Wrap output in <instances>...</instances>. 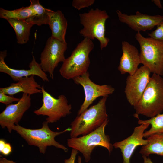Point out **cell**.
<instances>
[{
    "label": "cell",
    "instance_id": "cell-9",
    "mask_svg": "<svg viewBox=\"0 0 163 163\" xmlns=\"http://www.w3.org/2000/svg\"><path fill=\"white\" fill-rule=\"evenodd\" d=\"M66 42H62L51 36L47 40L40 55V65L44 72L49 73L53 78V72L60 62L66 59L64 53L67 48Z\"/></svg>",
    "mask_w": 163,
    "mask_h": 163
},
{
    "label": "cell",
    "instance_id": "cell-18",
    "mask_svg": "<svg viewBox=\"0 0 163 163\" xmlns=\"http://www.w3.org/2000/svg\"><path fill=\"white\" fill-rule=\"evenodd\" d=\"M48 24L51 31V37L62 42H66L65 36L67 27V20L60 10L54 11L50 9L48 12Z\"/></svg>",
    "mask_w": 163,
    "mask_h": 163
},
{
    "label": "cell",
    "instance_id": "cell-11",
    "mask_svg": "<svg viewBox=\"0 0 163 163\" xmlns=\"http://www.w3.org/2000/svg\"><path fill=\"white\" fill-rule=\"evenodd\" d=\"M151 72L143 66L126 79L124 92L127 100L132 106H135L140 99L149 82Z\"/></svg>",
    "mask_w": 163,
    "mask_h": 163
},
{
    "label": "cell",
    "instance_id": "cell-22",
    "mask_svg": "<svg viewBox=\"0 0 163 163\" xmlns=\"http://www.w3.org/2000/svg\"><path fill=\"white\" fill-rule=\"evenodd\" d=\"M134 117L138 119L139 124L148 123L151 125L149 129L144 133V137L147 138L155 134H163V114H159L147 120H141L138 115L135 113Z\"/></svg>",
    "mask_w": 163,
    "mask_h": 163
},
{
    "label": "cell",
    "instance_id": "cell-23",
    "mask_svg": "<svg viewBox=\"0 0 163 163\" xmlns=\"http://www.w3.org/2000/svg\"><path fill=\"white\" fill-rule=\"evenodd\" d=\"M32 12V10L30 5L12 10H7L1 8L0 17L7 20L11 18L26 20L31 15Z\"/></svg>",
    "mask_w": 163,
    "mask_h": 163
},
{
    "label": "cell",
    "instance_id": "cell-15",
    "mask_svg": "<svg viewBox=\"0 0 163 163\" xmlns=\"http://www.w3.org/2000/svg\"><path fill=\"white\" fill-rule=\"evenodd\" d=\"M6 56V50L0 52V72L8 75L14 81H18L23 78L32 75L40 77L44 81H49L47 76L42 69L40 64L37 62L33 55L29 65L30 69L28 70L17 69L10 67L5 62V58Z\"/></svg>",
    "mask_w": 163,
    "mask_h": 163
},
{
    "label": "cell",
    "instance_id": "cell-14",
    "mask_svg": "<svg viewBox=\"0 0 163 163\" xmlns=\"http://www.w3.org/2000/svg\"><path fill=\"white\" fill-rule=\"evenodd\" d=\"M149 124H142L134 128L132 134L125 139L114 143L113 146L120 149L122 153L123 163H131V158L136 149L139 145L144 146L148 143V140L143 139L145 131Z\"/></svg>",
    "mask_w": 163,
    "mask_h": 163
},
{
    "label": "cell",
    "instance_id": "cell-4",
    "mask_svg": "<svg viewBox=\"0 0 163 163\" xmlns=\"http://www.w3.org/2000/svg\"><path fill=\"white\" fill-rule=\"evenodd\" d=\"M48 124L45 121L43 123L41 128L31 129L23 127L18 124L14 126L13 130L18 134L28 145L38 147L41 153L45 154L47 147L49 146L62 149L65 152H67V148L56 141L55 138L62 134L70 131V127L60 132H54L50 129Z\"/></svg>",
    "mask_w": 163,
    "mask_h": 163
},
{
    "label": "cell",
    "instance_id": "cell-17",
    "mask_svg": "<svg viewBox=\"0 0 163 163\" xmlns=\"http://www.w3.org/2000/svg\"><path fill=\"white\" fill-rule=\"evenodd\" d=\"M34 75L23 78L8 87L0 88V92L13 96L20 92L30 95L42 93L41 87L35 80Z\"/></svg>",
    "mask_w": 163,
    "mask_h": 163
},
{
    "label": "cell",
    "instance_id": "cell-16",
    "mask_svg": "<svg viewBox=\"0 0 163 163\" xmlns=\"http://www.w3.org/2000/svg\"><path fill=\"white\" fill-rule=\"evenodd\" d=\"M122 54L118 69L121 74L128 73L134 74L141 61L139 53L137 48L126 41L122 42Z\"/></svg>",
    "mask_w": 163,
    "mask_h": 163
},
{
    "label": "cell",
    "instance_id": "cell-12",
    "mask_svg": "<svg viewBox=\"0 0 163 163\" xmlns=\"http://www.w3.org/2000/svg\"><path fill=\"white\" fill-rule=\"evenodd\" d=\"M31 105L30 95L23 93L17 103L6 105L5 109L0 114V125L2 128H6L11 133L14 126L18 124Z\"/></svg>",
    "mask_w": 163,
    "mask_h": 163
},
{
    "label": "cell",
    "instance_id": "cell-19",
    "mask_svg": "<svg viewBox=\"0 0 163 163\" xmlns=\"http://www.w3.org/2000/svg\"><path fill=\"white\" fill-rule=\"evenodd\" d=\"M8 21L14 29L18 43H26L29 40L30 30L33 24L23 20L16 18H11Z\"/></svg>",
    "mask_w": 163,
    "mask_h": 163
},
{
    "label": "cell",
    "instance_id": "cell-20",
    "mask_svg": "<svg viewBox=\"0 0 163 163\" xmlns=\"http://www.w3.org/2000/svg\"><path fill=\"white\" fill-rule=\"evenodd\" d=\"M30 5L33 12L31 15L25 21L27 22L40 26L48 24L49 16L48 12L50 9L44 8L38 0H30Z\"/></svg>",
    "mask_w": 163,
    "mask_h": 163
},
{
    "label": "cell",
    "instance_id": "cell-10",
    "mask_svg": "<svg viewBox=\"0 0 163 163\" xmlns=\"http://www.w3.org/2000/svg\"><path fill=\"white\" fill-rule=\"evenodd\" d=\"M76 84L81 85L83 87L85 94L84 101L78 113L79 115L87 109L88 107L98 97H107L112 94L115 89L108 85H100L93 82L90 78L88 72L82 75L73 79Z\"/></svg>",
    "mask_w": 163,
    "mask_h": 163
},
{
    "label": "cell",
    "instance_id": "cell-2",
    "mask_svg": "<svg viewBox=\"0 0 163 163\" xmlns=\"http://www.w3.org/2000/svg\"><path fill=\"white\" fill-rule=\"evenodd\" d=\"M134 108L138 115L150 118L163 110V78L153 74L140 99Z\"/></svg>",
    "mask_w": 163,
    "mask_h": 163
},
{
    "label": "cell",
    "instance_id": "cell-25",
    "mask_svg": "<svg viewBox=\"0 0 163 163\" xmlns=\"http://www.w3.org/2000/svg\"><path fill=\"white\" fill-rule=\"evenodd\" d=\"M94 2V0H74L72 2V5L75 8L80 10L91 6Z\"/></svg>",
    "mask_w": 163,
    "mask_h": 163
},
{
    "label": "cell",
    "instance_id": "cell-21",
    "mask_svg": "<svg viewBox=\"0 0 163 163\" xmlns=\"http://www.w3.org/2000/svg\"><path fill=\"white\" fill-rule=\"evenodd\" d=\"M147 138L148 143L143 146L139 152L142 156L148 157L151 154L163 156V134H155Z\"/></svg>",
    "mask_w": 163,
    "mask_h": 163
},
{
    "label": "cell",
    "instance_id": "cell-5",
    "mask_svg": "<svg viewBox=\"0 0 163 163\" xmlns=\"http://www.w3.org/2000/svg\"><path fill=\"white\" fill-rule=\"evenodd\" d=\"M108 122V119H107L101 126L87 134L68 139L67 145L81 152L86 162L90 160L93 150L98 146L106 148L110 155L113 146L110 143L109 136L105 133V128Z\"/></svg>",
    "mask_w": 163,
    "mask_h": 163
},
{
    "label": "cell",
    "instance_id": "cell-24",
    "mask_svg": "<svg viewBox=\"0 0 163 163\" xmlns=\"http://www.w3.org/2000/svg\"><path fill=\"white\" fill-rule=\"evenodd\" d=\"M157 26L154 31L148 34V36L152 39L163 42V21Z\"/></svg>",
    "mask_w": 163,
    "mask_h": 163
},
{
    "label": "cell",
    "instance_id": "cell-7",
    "mask_svg": "<svg viewBox=\"0 0 163 163\" xmlns=\"http://www.w3.org/2000/svg\"><path fill=\"white\" fill-rule=\"evenodd\" d=\"M140 47L141 63L148 68L151 73L163 75V42L151 37H145L137 32L135 36Z\"/></svg>",
    "mask_w": 163,
    "mask_h": 163
},
{
    "label": "cell",
    "instance_id": "cell-26",
    "mask_svg": "<svg viewBox=\"0 0 163 163\" xmlns=\"http://www.w3.org/2000/svg\"><path fill=\"white\" fill-rule=\"evenodd\" d=\"M20 98L14 97L13 96L0 92V102L6 105L11 104L13 102L18 101Z\"/></svg>",
    "mask_w": 163,
    "mask_h": 163
},
{
    "label": "cell",
    "instance_id": "cell-28",
    "mask_svg": "<svg viewBox=\"0 0 163 163\" xmlns=\"http://www.w3.org/2000/svg\"><path fill=\"white\" fill-rule=\"evenodd\" d=\"M78 151L74 149H72L70 158L64 160V163H75L76 156Z\"/></svg>",
    "mask_w": 163,
    "mask_h": 163
},
{
    "label": "cell",
    "instance_id": "cell-27",
    "mask_svg": "<svg viewBox=\"0 0 163 163\" xmlns=\"http://www.w3.org/2000/svg\"><path fill=\"white\" fill-rule=\"evenodd\" d=\"M12 151V147L10 143H7L3 139L0 140V152L2 154L8 155Z\"/></svg>",
    "mask_w": 163,
    "mask_h": 163
},
{
    "label": "cell",
    "instance_id": "cell-13",
    "mask_svg": "<svg viewBox=\"0 0 163 163\" xmlns=\"http://www.w3.org/2000/svg\"><path fill=\"white\" fill-rule=\"evenodd\" d=\"M116 13L120 22L137 32L151 30L163 21V16L159 15H148L137 11L136 14L128 15L118 10Z\"/></svg>",
    "mask_w": 163,
    "mask_h": 163
},
{
    "label": "cell",
    "instance_id": "cell-1",
    "mask_svg": "<svg viewBox=\"0 0 163 163\" xmlns=\"http://www.w3.org/2000/svg\"><path fill=\"white\" fill-rule=\"evenodd\" d=\"M103 97L96 104L78 115L71 123L70 138L87 134L101 126L108 118L106 102Z\"/></svg>",
    "mask_w": 163,
    "mask_h": 163
},
{
    "label": "cell",
    "instance_id": "cell-6",
    "mask_svg": "<svg viewBox=\"0 0 163 163\" xmlns=\"http://www.w3.org/2000/svg\"><path fill=\"white\" fill-rule=\"evenodd\" d=\"M80 23L83 28L79 33L84 38L91 40L97 39L100 43L101 50L105 48L109 39L105 36V24L109 16L105 10L92 8L88 12L79 14Z\"/></svg>",
    "mask_w": 163,
    "mask_h": 163
},
{
    "label": "cell",
    "instance_id": "cell-3",
    "mask_svg": "<svg viewBox=\"0 0 163 163\" xmlns=\"http://www.w3.org/2000/svg\"><path fill=\"white\" fill-rule=\"evenodd\" d=\"M94 47L92 40L84 38L63 62L59 69L61 75L66 79H73L88 72L90 64L89 54Z\"/></svg>",
    "mask_w": 163,
    "mask_h": 163
},
{
    "label": "cell",
    "instance_id": "cell-29",
    "mask_svg": "<svg viewBox=\"0 0 163 163\" xmlns=\"http://www.w3.org/2000/svg\"><path fill=\"white\" fill-rule=\"evenodd\" d=\"M0 163H16L12 160H8L6 158L1 157L0 158Z\"/></svg>",
    "mask_w": 163,
    "mask_h": 163
},
{
    "label": "cell",
    "instance_id": "cell-31",
    "mask_svg": "<svg viewBox=\"0 0 163 163\" xmlns=\"http://www.w3.org/2000/svg\"><path fill=\"white\" fill-rule=\"evenodd\" d=\"M143 159V163H153L151 159L147 157L142 156Z\"/></svg>",
    "mask_w": 163,
    "mask_h": 163
},
{
    "label": "cell",
    "instance_id": "cell-8",
    "mask_svg": "<svg viewBox=\"0 0 163 163\" xmlns=\"http://www.w3.org/2000/svg\"><path fill=\"white\" fill-rule=\"evenodd\" d=\"M41 89L43 104L39 108L34 111L35 114L47 116L46 121L48 123H52L71 113L72 106L68 104L64 95H60L56 98L45 90L43 85Z\"/></svg>",
    "mask_w": 163,
    "mask_h": 163
},
{
    "label": "cell",
    "instance_id": "cell-30",
    "mask_svg": "<svg viewBox=\"0 0 163 163\" xmlns=\"http://www.w3.org/2000/svg\"><path fill=\"white\" fill-rule=\"evenodd\" d=\"M152 2L158 8L161 9L162 8V7L160 0H152Z\"/></svg>",
    "mask_w": 163,
    "mask_h": 163
}]
</instances>
